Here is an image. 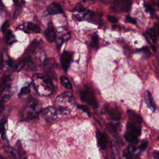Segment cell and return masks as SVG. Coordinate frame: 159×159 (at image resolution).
Listing matches in <instances>:
<instances>
[{
	"mask_svg": "<svg viewBox=\"0 0 159 159\" xmlns=\"http://www.w3.org/2000/svg\"><path fill=\"white\" fill-rule=\"evenodd\" d=\"M33 84L37 93L41 96H48L53 91V83L50 78L46 75L34 74Z\"/></svg>",
	"mask_w": 159,
	"mask_h": 159,
	"instance_id": "cell-1",
	"label": "cell"
},
{
	"mask_svg": "<svg viewBox=\"0 0 159 159\" xmlns=\"http://www.w3.org/2000/svg\"><path fill=\"white\" fill-rule=\"evenodd\" d=\"M74 104V98L71 93L69 92H65L60 94L55 99V108L58 114L61 115L69 114Z\"/></svg>",
	"mask_w": 159,
	"mask_h": 159,
	"instance_id": "cell-2",
	"label": "cell"
},
{
	"mask_svg": "<svg viewBox=\"0 0 159 159\" xmlns=\"http://www.w3.org/2000/svg\"><path fill=\"white\" fill-rule=\"evenodd\" d=\"M41 106L35 99H29L27 106L20 112V118L22 120L32 119L40 113Z\"/></svg>",
	"mask_w": 159,
	"mask_h": 159,
	"instance_id": "cell-3",
	"label": "cell"
},
{
	"mask_svg": "<svg viewBox=\"0 0 159 159\" xmlns=\"http://www.w3.org/2000/svg\"><path fill=\"white\" fill-rule=\"evenodd\" d=\"M80 98L81 100L86 102L94 108L98 107V102L93 92L88 87L80 91Z\"/></svg>",
	"mask_w": 159,
	"mask_h": 159,
	"instance_id": "cell-4",
	"label": "cell"
},
{
	"mask_svg": "<svg viewBox=\"0 0 159 159\" xmlns=\"http://www.w3.org/2000/svg\"><path fill=\"white\" fill-rule=\"evenodd\" d=\"M131 4V1L129 0H115L111 6V9L117 12H128Z\"/></svg>",
	"mask_w": 159,
	"mask_h": 159,
	"instance_id": "cell-5",
	"label": "cell"
},
{
	"mask_svg": "<svg viewBox=\"0 0 159 159\" xmlns=\"http://www.w3.org/2000/svg\"><path fill=\"white\" fill-rule=\"evenodd\" d=\"M42 115L45 120L49 122L56 119L57 117L58 112L57 109L55 107L50 106L43 110Z\"/></svg>",
	"mask_w": 159,
	"mask_h": 159,
	"instance_id": "cell-6",
	"label": "cell"
},
{
	"mask_svg": "<svg viewBox=\"0 0 159 159\" xmlns=\"http://www.w3.org/2000/svg\"><path fill=\"white\" fill-rule=\"evenodd\" d=\"M44 71L46 73V75L49 78L52 76H54V68L55 66V61L53 59H46L42 64Z\"/></svg>",
	"mask_w": 159,
	"mask_h": 159,
	"instance_id": "cell-7",
	"label": "cell"
},
{
	"mask_svg": "<svg viewBox=\"0 0 159 159\" xmlns=\"http://www.w3.org/2000/svg\"><path fill=\"white\" fill-rule=\"evenodd\" d=\"M106 111L109 116L110 118L112 120H117L120 119L121 114L117 107L112 106L111 105H106Z\"/></svg>",
	"mask_w": 159,
	"mask_h": 159,
	"instance_id": "cell-8",
	"label": "cell"
},
{
	"mask_svg": "<svg viewBox=\"0 0 159 159\" xmlns=\"http://www.w3.org/2000/svg\"><path fill=\"white\" fill-rule=\"evenodd\" d=\"M44 35H45L46 39L48 42H52L55 41V40L56 39V32H55V30L53 27L52 23L50 22L48 24V26H47L46 30H45Z\"/></svg>",
	"mask_w": 159,
	"mask_h": 159,
	"instance_id": "cell-9",
	"label": "cell"
},
{
	"mask_svg": "<svg viewBox=\"0 0 159 159\" xmlns=\"http://www.w3.org/2000/svg\"><path fill=\"white\" fill-rule=\"evenodd\" d=\"M96 138L98 145L99 147L102 150H105L107 142V137L104 132H101L99 130L96 131Z\"/></svg>",
	"mask_w": 159,
	"mask_h": 159,
	"instance_id": "cell-10",
	"label": "cell"
},
{
	"mask_svg": "<svg viewBox=\"0 0 159 159\" xmlns=\"http://www.w3.org/2000/svg\"><path fill=\"white\" fill-rule=\"evenodd\" d=\"M60 60L63 69L66 71L71 61V54L68 52H64L61 55Z\"/></svg>",
	"mask_w": 159,
	"mask_h": 159,
	"instance_id": "cell-11",
	"label": "cell"
},
{
	"mask_svg": "<svg viewBox=\"0 0 159 159\" xmlns=\"http://www.w3.org/2000/svg\"><path fill=\"white\" fill-rule=\"evenodd\" d=\"M47 12L49 14H58L62 12V9L60 4L57 2H52L47 7Z\"/></svg>",
	"mask_w": 159,
	"mask_h": 159,
	"instance_id": "cell-12",
	"label": "cell"
},
{
	"mask_svg": "<svg viewBox=\"0 0 159 159\" xmlns=\"http://www.w3.org/2000/svg\"><path fill=\"white\" fill-rule=\"evenodd\" d=\"M127 115L130 122L137 124H140L142 122V117L136 112L129 110L127 111Z\"/></svg>",
	"mask_w": 159,
	"mask_h": 159,
	"instance_id": "cell-13",
	"label": "cell"
},
{
	"mask_svg": "<svg viewBox=\"0 0 159 159\" xmlns=\"http://www.w3.org/2000/svg\"><path fill=\"white\" fill-rule=\"evenodd\" d=\"M145 102H146L147 106L151 110L154 111L156 109V106H155L154 101L153 100L152 96L151 93L148 91H147L145 92Z\"/></svg>",
	"mask_w": 159,
	"mask_h": 159,
	"instance_id": "cell-14",
	"label": "cell"
},
{
	"mask_svg": "<svg viewBox=\"0 0 159 159\" xmlns=\"http://www.w3.org/2000/svg\"><path fill=\"white\" fill-rule=\"evenodd\" d=\"M24 27H23V29L26 31V30H28L29 32H34L38 34L40 32V27L32 22H27L25 25H24Z\"/></svg>",
	"mask_w": 159,
	"mask_h": 159,
	"instance_id": "cell-15",
	"label": "cell"
},
{
	"mask_svg": "<svg viewBox=\"0 0 159 159\" xmlns=\"http://www.w3.org/2000/svg\"><path fill=\"white\" fill-rule=\"evenodd\" d=\"M45 60V55L43 51H42V50H39L35 52V60L38 65H42Z\"/></svg>",
	"mask_w": 159,
	"mask_h": 159,
	"instance_id": "cell-16",
	"label": "cell"
},
{
	"mask_svg": "<svg viewBox=\"0 0 159 159\" xmlns=\"http://www.w3.org/2000/svg\"><path fill=\"white\" fill-rule=\"evenodd\" d=\"M4 151L11 158H20V156H19L17 151L11 146H9V145L5 146L4 147Z\"/></svg>",
	"mask_w": 159,
	"mask_h": 159,
	"instance_id": "cell-17",
	"label": "cell"
},
{
	"mask_svg": "<svg viewBox=\"0 0 159 159\" xmlns=\"http://www.w3.org/2000/svg\"><path fill=\"white\" fill-rule=\"evenodd\" d=\"M124 137L129 142L135 144L138 142V140H137L138 137L136 135H135L134 133H132L131 131H129V130H127L125 133Z\"/></svg>",
	"mask_w": 159,
	"mask_h": 159,
	"instance_id": "cell-18",
	"label": "cell"
},
{
	"mask_svg": "<svg viewBox=\"0 0 159 159\" xmlns=\"http://www.w3.org/2000/svg\"><path fill=\"white\" fill-rule=\"evenodd\" d=\"M10 75H11V73L7 71L6 73H4V75L2 77L1 81L0 82V92H2L6 88V85L7 84L8 81L9 80Z\"/></svg>",
	"mask_w": 159,
	"mask_h": 159,
	"instance_id": "cell-19",
	"label": "cell"
},
{
	"mask_svg": "<svg viewBox=\"0 0 159 159\" xmlns=\"http://www.w3.org/2000/svg\"><path fill=\"white\" fill-rule=\"evenodd\" d=\"M25 62H26V57L18 60L14 65V70L16 71H19L22 70L25 67Z\"/></svg>",
	"mask_w": 159,
	"mask_h": 159,
	"instance_id": "cell-20",
	"label": "cell"
},
{
	"mask_svg": "<svg viewBox=\"0 0 159 159\" xmlns=\"http://www.w3.org/2000/svg\"><path fill=\"white\" fill-rule=\"evenodd\" d=\"M6 34V43L9 45H11L12 43L16 42V37L13 34L11 30H7Z\"/></svg>",
	"mask_w": 159,
	"mask_h": 159,
	"instance_id": "cell-21",
	"label": "cell"
},
{
	"mask_svg": "<svg viewBox=\"0 0 159 159\" xmlns=\"http://www.w3.org/2000/svg\"><path fill=\"white\" fill-rule=\"evenodd\" d=\"M60 81H61V84L66 88L67 89H71L72 88V84H71L70 80H68V78L63 75L60 77Z\"/></svg>",
	"mask_w": 159,
	"mask_h": 159,
	"instance_id": "cell-22",
	"label": "cell"
},
{
	"mask_svg": "<svg viewBox=\"0 0 159 159\" xmlns=\"http://www.w3.org/2000/svg\"><path fill=\"white\" fill-rule=\"evenodd\" d=\"M91 47L94 48H98V37L96 35H94L92 37H91V43H90Z\"/></svg>",
	"mask_w": 159,
	"mask_h": 159,
	"instance_id": "cell-23",
	"label": "cell"
},
{
	"mask_svg": "<svg viewBox=\"0 0 159 159\" xmlns=\"http://www.w3.org/2000/svg\"><path fill=\"white\" fill-rule=\"evenodd\" d=\"M39 45V42L37 40H34L32 42V43L29 45V48H27V52H34L37 48V47H38Z\"/></svg>",
	"mask_w": 159,
	"mask_h": 159,
	"instance_id": "cell-24",
	"label": "cell"
},
{
	"mask_svg": "<svg viewBox=\"0 0 159 159\" xmlns=\"http://www.w3.org/2000/svg\"><path fill=\"white\" fill-rule=\"evenodd\" d=\"M147 32L148 34V35L150 36V37L152 39V40L153 42H156L157 40V34H156V32L153 29H148L147 30Z\"/></svg>",
	"mask_w": 159,
	"mask_h": 159,
	"instance_id": "cell-25",
	"label": "cell"
},
{
	"mask_svg": "<svg viewBox=\"0 0 159 159\" xmlns=\"http://www.w3.org/2000/svg\"><path fill=\"white\" fill-rule=\"evenodd\" d=\"M107 127L111 132H117V128L113 124H111V123L107 124Z\"/></svg>",
	"mask_w": 159,
	"mask_h": 159,
	"instance_id": "cell-26",
	"label": "cell"
},
{
	"mask_svg": "<svg viewBox=\"0 0 159 159\" xmlns=\"http://www.w3.org/2000/svg\"><path fill=\"white\" fill-rule=\"evenodd\" d=\"M11 98V95L9 94H7L6 95H4L2 99H1V101H0V105H2L3 104H4L5 102H6L9 99V98Z\"/></svg>",
	"mask_w": 159,
	"mask_h": 159,
	"instance_id": "cell-27",
	"label": "cell"
},
{
	"mask_svg": "<svg viewBox=\"0 0 159 159\" xmlns=\"http://www.w3.org/2000/svg\"><path fill=\"white\" fill-rule=\"evenodd\" d=\"M30 89V88L28 87V86H25L24 88H22L20 90V92L19 93V94L22 95V94H28L29 93Z\"/></svg>",
	"mask_w": 159,
	"mask_h": 159,
	"instance_id": "cell-28",
	"label": "cell"
},
{
	"mask_svg": "<svg viewBox=\"0 0 159 159\" xmlns=\"http://www.w3.org/2000/svg\"><path fill=\"white\" fill-rule=\"evenodd\" d=\"M9 22L8 21H6L4 22V24H2V27H1V30L3 32H6L7 30V29L9 27Z\"/></svg>",
	"mask_w": 159,
	"mask_h": 159,
	"instance_id": "cell-29",
	"label": "cell"
},
{
	"mask_svg": "<svg viewBox=\"0 0 159 159\" xmlns=\"http://www.w3.org/2000/svg\"><path fill=\"white\" fill-rule=\"evenodd\" d=\"M147 145H148V142H147V141H144V142H143L140 145V146H139V149L141 150H144L147 148Z\"/></svg>",
	"mask_w": 159,
	"mask_h": 159,
	"instance_id": "cell-30",
	"label": "cell"
},
{
	"mask_svg": "<svg viewBox=\"0 0 159 159\" xmlns=\"http://www.w3.org/2000/svg\"><path fill=\"white\" fill-rule=\"evenodd\" d=\"M78 107L80 109L82 110L83 111H84V112H86L88 114H89V111H88V107H87L86 106H84V105H81V106H78Z\"/></svg>",
	"mask_w": 159,
	"mask_h": 159,
	"instance_id": "cell-31",
	"label": "cell"
},
{
	"mask_svg": "<svg viewBox=\"0 0 159 159\" xmlns=\"http://www.w3.org/2000/svg\"><path fill=\"white\" fill-rule=\"evenodd\" d=\"M126 20L127 22H130V23H132V24H136L135 20L133 17H130V16H126Z\"/></svg>",
	"mask_w": 159,
	"mask_h": 159,
	"instance_id": "cell-32",
	"label": "cell"
},
{
	"mask_svg": "<svg viewBox=\"0 0 159 159\" xmlns=\"http://www.w3.org/2000/svg\"><path fill=\"white\" fill-rule=\"evenodd\" d=\"M107 18H108V20H109L110 22H112V23H116V22L117 21V19L116 17H113V16H109Z\"/></svg>",
	"mask_w": 159,
	"mask_h": 159,
	"instance_id": "cell-33",
	"label": "cell"
},
{
	"mask_svg": "<svg viewBox=\"0 0 159 159\" xmlns=\"http://www.w3.org/2000/svg\"><path fill=\"white\" fill-rule=\"evenodd\" d=\"M0 132H1L2 135L3 137V135H4L5 134V131H4V124H1L0 123Z\"/></svg>",
	"mask_w": 159,
	"mask_h": 159,
	"instance_id": "cell-34",
	"label": "cell"
},
{
	"mask_svg": "<svg viewBox=\"0 0 159 159\" xmlns=\"http://www.w3.org/2000/svg\"><path fill=\"white\" fill-rule=\"evenodd\" d=\"M153 155L155 158H159V152H154Z\"/></svg>",
	"mask_w": 159,
	"mask_h": 159,
	"instance_id": "cell-35",
	"label": "cell"
},
{
	"mask_svg": "<svg viewBox=\"0 0 159 159\" xmlns=\"http://www.w3.org/2000/svg\"><path fill=\"white\" fill-rule=\"evenodd\" d=\"M141 50L143 51V52H145V53L148 52V48L147 47H143V48H142L141 49Z\"/></svg>",
	"mask_w": 159,
	"mask_h": 159,
	"instance_id": "cell-36",
	"label": "cell"
},
{
	"mask_svg": "<svg viewBox=\"0 0 159 159\" xmlns=\"http://www.w3.org/2000/svg\"><path fill=\"white\" fill-rule=\"evenodd\" d=\"M152 48L153 49V50L154 52H155L156 50H157V47H156L155 45H152Z\"/></svg>",
	"mask_w": 159,
	"mask_h": 159,
	"instance_id": "cell-37",
	"label": "cell"
},
{
	"mask_svg": "<svg viewBox=\"0 0 159 159\" xmlns=\"http://www.w3.org/2000/svg\"><path fill=\"white\" fill-rule=\"evenodd\" d=\"M157 5H158V9H159V0L158 1V2H157Z\"/></svg>",
	"mask_w": 159,
	"mask_h": 159,
	"instance_id": "cell-38",
	"label": "cell"
},
{
	"mask_svg": "<svg viewBox=\"0 0 159 159\" xmlns=\"http://www.w3.org/2000/svg\"><path fill=\"white\" fill-rule=\"evenodd\" d=\"M80 1H91V0H80Z\"/></svg>",
	"mask_w": 159,
	"mask_h": 159,
	"instance_id": "cell-39",
	"label": "cell"
},
{
	"mask_svg": "<svg viewBox=\"0 0 159 159\" xmlns=\"http://www.w3.org/2000/svg\"><path fill=\"white\" fill-rule=\"evenodd\" d=\"M158 139H159V138H158Z\"/></svg>",
	"mask_w": 159,
	"mask_h": 159,
	"instance_id": "cell-40",
	"label": "cell"
}]
</instances>
